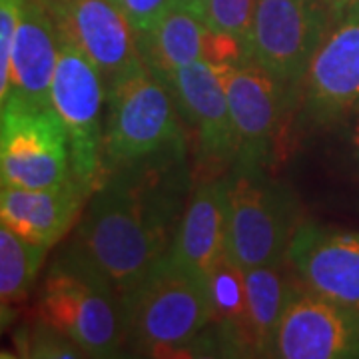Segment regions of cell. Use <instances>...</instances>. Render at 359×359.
Listing matches in <instances>:
<instances>
[{"label": "cell", "mask_w": 359, "mask_h": 359, "mask_svg": "<svg viewBox=\"0 0 359 359\" xmlns=\"http://www.w3.org/2000/svg\"><path fill=\"white\" fill-rule=\"evenodd\" d=\"M172 86L140 60L106 88L104 174L186 142Z\"/></svg>", "instance_id": "277c9868"}, {"label": "cell", "mask_w": 359, "mask_h": 359, "mask_svg": "<svg viewBox=\"0 0 359 359\" xmlns=\"http://www.w3.org/2000/svg\"><path fill=\"white\" fill-rule=\"evenodd\" d=\"M285 259L309 292L359 308V231L306 222L294 233Z\"/></svg>", "instance_id": "4fadbf2b"}, {"label": "cell", "mask_w": 359, "mask_h": 359, "mask_svg": "<svg viewBox=\"0 0 359 359\" xmlns=\"http://www.w3.org/2000/svg\"><path fill=\"white\" fill-rule=\"evenodd\" d=\"M22 353L25 358H40V359H65V358H86V353L62 332L52 327L50 323L39 321L34 327L26 330L25 344H22Z\"/></svg>", "instance_id": "603a6c76"}, {"label": "cell", "mask_w": 359, "mask_h": 359, "mask_svg": "<svg viewBox=\"0 0 359 359\" xmlns=\"http://www.w3.org/2000/svg\"><path fill=\"white\" fill-rule=\"evenodd\" d=\"M210 292L214 304L212 335L222 358H256L252 330L245 269L226 252L210 273Z\"/></svg>", "instance_id": "d6986e66"}, {"label": "cell", "mask_w": 359, "mask_h": 359, "mask_svg": "<svg viewBox=\"0 0 359 359\" xmlns=\"http://www.w3.org/2000/svg\"><path fill=\"white\" fill-rule=\"evenodd\" d=\"M116 4L128 16L130 25L140 36L148 32L174 4H178V0H116Z\"/></svg>", "instance_id": "d4e9b609"}, {"label": "cell", "mask_w": 359, "mask_h": 359, "mask_svg": "<svg viewBox=\"0 0 359 359\" xmlns=\"http://www.w3.org/2000/svg\"><path fill=\"white\" fill-rule=\"evenodd\" d=\"M226 82L238 154L233 164L266 166L280 138L292 88L252 60L219 65Z\"/></svg>", "instance_id": "9c48e42d"}, {"label": "cell", "mask_w": 359, "mask_h": 359, "mask_svg": "<svg viewBox=\"0 0 359 359\" xmlns=\"http://www.w3.org/2000/svg\"><path fill=\"white\" fill-rule=\"evenodd\" d=\"M28 0H0V92L6 88L13 44Z\"/></svg>", "instance_id": "cb8c5ba5"}, {"label": "cell", "mask_w": 359, "mask_h": 359, "mask_svg": "<svg viewBox=\"0 0 359 359\" xmlns=\"http://www.w3.org/2000/svg\"><path fill=\"white\" fill-rule=\"evenodd\" d=\"M351 144H353V150H355V156L359 160V112L355 114V122L351 126Z\"/></svg>", "instance_id": "83f0119b"}, {"label": "cell", "mask_w": 359, "mask_h": 359, "mask_svg": "<svg viewBox=\"0 0 359 359\" xmlns=\"http://www.w3.org/2000/svg\"><path fill=\"white\" fill-rule=\"evenodd\" d=\"M330 26L320 0H257L245 60L294 86L306 76Z\"/></svg>", "instance_id": "ba28073f"}, {"label": "cell", "mask_w": 359, "mask_h": 359, "mask_svg": "<svg viewBox=\"0 0 359 359\" xmlns=\"http://www.w3.org/2000/svg\"><path fill=\"white\" fill-rule=\"evenodd\" d=\"M228 186L226 248L244 269L285 262L299 224L295 196L264 166L233 164Z\"/></svg>", "instance_id": "5b68a950"}, {"label": "cell", "mask_w": 359, "mask_h": 359, "mask_svg": "<svg viewBox=\"0 0 359 359\" xmlns=\"http://www.w3.org/2000/svg\"><path fill=\"white\" fill-rule=\"evenodd\" d=\"M60 32L46 0H28L11 54L8 82L0 104L52 108L50 86L60 54Z\"/></svg>", "instance_id": "2e32d148"}, {"label": "cell", "mask_w": 359, "mask_h": 359, "mask_svg": "<svg viewBox=\"0 0 359 359\" xmlns=\"http://www.w3.org/2000/svg\"><path fill=\"white\" fill-rule=\"evenodd\" d=\"M182 116L196 132L200 160L212 170L233 166L238 146L222 66L198 60L164 78Z\"/></svg>", "instance_id": "7c38bea8"}, {"label": "cell", "mask_w": 359, "mask_h": 359, "mask_svg": "<svg viewBox=\"0 0 359 359\" xmlns=\"http://www.w3.org/2000/svg\"><path fill=\"white\" fill-rule=\"evenodd\" d=\"M285 264L287 259L271 266L245 269L250 330L256 358H273L283 309L295 290L302 285L294 269H287Z\"/></svg>", "instance_id": "ffe728a7"}, {"label": "cell", "mask_w": 359, "mask_h": 359, "mask_svg": "<svg viewBox=\"0 0 359 359\" xmlns=\"http://www.w3.org/2000/svg\"><path fill=\"white\" fill-rule=\"evenodd\" d=\"M228 238V186L208 180L194 188L170 256L210 282V273L226 256Z\"/></svg>", "instance_id": "ac0fdd59"}, {"label": "cell", "mask_w": 359, "mask_h": 359, "mask_svg": "<svg viewBox=\"0 0 359 359\" xmlns=\"http://www.w3.org/2000/svg\"><path fill=\"white\" fill-rule=\"evenodd\" d=\"M0 182L52 188L72 178L68 136L52 108L0 104Z\"/></svg>", "instance_id": "52a82bcc"}, {"label": "cell", "mask_w": 359, "mask_h": 359, "mask_svg": "<svg viewBox=\"0 0 359 359\" xmlns=\"http://www.w3.org/2000/svg\"><path fill=\"white\" fill-rule=\"evenodd\" d=\"M58 32L100 70L106 88L140 60L138 34L116 0H46Z\"/></svg>", "instance_id": "8fae6325"}, {"label": "cell", "mask_w": 359, "mask_h": 359, "mask_svg": "<svg viewBox=\"0 0 359 359\" xmlns=\"http://www.w3.org/2000/svg\"><path fill=\"white\" fill-rule=\"evenodd\" d=\"M273 358L359 359V308L299 285L283 309Z\"/></svg>", "instance_id": "30bf717a"}, {"label": "cell", "mask_w": 359, "mask_h": 359, "mask_svg": "<svg viewBox=\"0 0 359 359\" xmlns=\"http://www.w3.org/2000/svg\"><path fill=\"white\" fill-rule=\"evenodd\" d=\"M321 6L325 8V13L330 16L332 25L337 22L339 18H344L346 14L353 13L359 8V0H320Z\"/></svg>", "instance_id": "484cf974"}, {"label": "cell", "mask_w": 359, "mask_h": 359, "mask_svg": "<svg viewBox=\"0 0 359 359\" xmlns=\"http://www.w3.org/2000/svg\"><path fill=\"white\" fill-rule=\"evenodd\" d=\"M90 192L74 176L52 188H0V219L4 226L34 244L52 248L76 226Z\"/></svg>", "instance_id": "e0dca14e"}, {"label": "cell", "mask_w": 359, "mask_h": 359, "mask_svg": "<svg viewBox=\"0 0 359 359\" xmlns=\"http://www.w3.org/2000/svg\"><path fill=\"white\" fill-rule=\"evenodd\" d=\"M302 84L306 112L320 122L359 112V8L327 28Z\"/></svg>", "instance_id": "5bb4252c"}, {"label": "cell", "mask_w": 359, "mask_h": 359, "mask_svg": "<svg viewBox=\"0 0 359 359\" xmlns=\"http://www.w3.org/2000/svg\"><path fill=\"white\" fill-rule=\"evenodd\" d=\"M104 102L106 82L100 70L76 44L62 39L50 106L68 136L72 176L90 192L104 178Z\"/></svg>", "instance_id": "8992f818"}, {"label": "cell", "mask_w": 359, "mask_h": 359, "mask_svg": "<svg viewBox=\"0 0 359 359\" xmlns=\"http://www.w3.org/2000/svg\"><path fill=\"white\" fill-rule=\"evenodd\" d=\"M178 4H184L186 8H190L196 14H200L204 18L205 8H208V0H178Z\"/></svg>", "instance_id": "4316f807"}, {"label": "cell", "mask_w": 359, "mask_h": 359, "mask_svg": "<svg viewBox=\"0 0 359 359\" xmlns=\"http://www.w3.org/2000/svg\"><path fill=\"white\" fill-rule=\"evenodd\" d=\"M39 318L68 335L86 358H118L128 347L122 295L74 242L44 273Z\"/></svg>", "instance_id": "3957f363"}, {"label": "cell", "mask_w": 359, "mask_h": 359, "mask_svg": "<svg viewBox=\"0 0 359 359\" xmlns=\"http://www.w3.org/2000/svg\"><path fill=\"white\" fill-rule=\"evenodd\" d=\"M50 248L34 244L8 226H0V308L2 327L14 316V308L25 302L39 280L40 268Z\"/></svg>", "instance_id": "44dd1931"}, {"label": "cell", "mask_w": 359, "mask_h": 359, "mask_svg": "<svg viewBox=\"0 0 359 359\" xmlns=\"http://www.w3.org/2000/svg\"><path fill=\"white\" fill-rule=\"evenodd\" d=\"M132 355H218L210 282L168 254L122 294Z\"/></svg>", "instance_id": "7a4b0ae2"}, {"label": "cell", "mask_w": 359, "mask_h": 359, "mask_svg": "<svg viewBox=\"0 0 359 359\" xmlns=\"http://www.w3.org/2000/svg\"><path fill=\"white\" fill-rule=\"evenodd\" d=\"M188 144L106 170L76 224L74 244L120 295L170 254L192 196Z\"/></svg>", "instance_id": "6da1fadb"}, {"label": "cell", "mask_w": 359, "mask_h": 359, "mask_svg": "<svg viewBox=\"0 0 359 359\" xmlns=\"http://www.w3.org/2000/svg\"><path fill=\"white\" fill-rule=\"evenodd\" d=\"M257 0H208L204 20L214 32L238 40L245 48L256 16Z\"/></svg>", "instance_id": "7402d4cb"}, {"label": "cell", "mask_w": 359, "mask_h": 359, "mask_svg": "<svg viewBox=\"0 0 359 359\" xmlns=\"http://www.w3.org/2000/svg\"><path fill=\"white\" fill-rule=\"evenodd\" d=\"M144 65L158 76L168 78L198 60L212 65H240L245 48L238 40L214 32L205 20L184 4H174L148 32L138 36Z\"/></svg>", "instance_id": "9a60e30c"}]
</instances>
